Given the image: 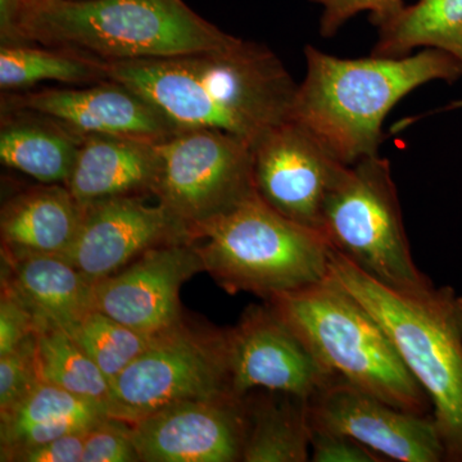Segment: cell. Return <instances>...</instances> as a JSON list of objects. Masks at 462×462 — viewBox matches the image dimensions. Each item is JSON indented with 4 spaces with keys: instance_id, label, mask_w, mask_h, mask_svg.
Returning <instances> with one entry per match:
<instances>
[{
    "instance_id": "1",
    "label": "cell",
    "mask_w": 462,
    "mask_h": 462,
    "mask_svg": "<svg viewBox=\"0 0 462 462\" xmlns=\"http://www.w3.org/2000/svg\"><path fill=\"white\" fill-rule=\"evenodd\" d=\"M105 65L176 133L217 130L251 145L289 120L298 88L269 47L240 38L220 50Z\"/></svg>"
},
{
    "instance_id": "2",
    "label": "cell",
    "mask_w": 462,
    "mask_h": 462,
    "mask_svg": "<svg viewBox=\"0 0 462 462\" xmlns=\"http://www.w3.org/2000/svg\"><path fill=\"white\" fill-rule=\"evenodd\" d=\"M306 75L291 117L343 165L379 154L383 124L394 106L431 81L452 84L462 65L433 48L404 57L339 58L306 45Z\"/></svg>"
},
{
    "instance_id": "3",
    "label": "cell",
    "mask_w": 462,
    "mask_h": 462,
    "mask_svg": "<svg viewBox=\"0 0 462 462\" xmlns=\"http://www.w3.org/2000/svg\"><path fill=\"white\" fill-rule=\"evenodd\" d=\"M17 42L102 63L220 50L239 41L184 0H20Z\"/></svg>"
},
{
    "instance_id": "4",
    "label": "cell",
    "mask_w": 462,
    "mask_h": 462,
    "mask_svg": "<svg viewBox=\"0 0 462 462\" xmlns=\"http://www.w3.org/2000/svg\"><path fill=\"white\" fill-rule=\"evenodd\" d=\"M329 273L379 322L430 397L446 461L462 462V294L448 285L385 287L331 245Z\"/></svg>"
},
{
    "instance_id": "5",
    "label": "cell",
    "mask_w": 462,
    "mask_h": 462,
    "mask_svg": "<svg viewBox=\"0 0 462 462\" xmlns=\"http://www.w3.org/2000/svg\"><path fill=\"white\" fill-rule=\"evenodd\" d=\"M266 302L328 372L403 411L433 415L387 333L330 273Z\"/></svg>"
},
{
    "instance_id": "6",
    "label": "cell",
    "mask_w": 462,
    "mask_h": 462,
    "mask_svg": "<svg viewBox=\"0 0 462 462\" xmlns=\"http://www.w3.org/2000/svg\"><path fill=\"white\" fill-rule=\"evenodd\" d=\"M190 242L205 273L230 294L245 291L269 300L329 273L330 245L320 231L278 214L256 193L194 227Z\"/></svg>"
},
{
    "instance_id": "7",
    "label": "cell",
    "mask_w": 462,
    "mask_h": 462,
    "mask_svg": "<svg viewBox=\"0 0 462 462\" xmlns=\"http://www.w3.org/2000/svg\"><path fill=\"white\" fill-rule=\"evenodd\" d=\"M320 231L331 247L385 287L420 291L433 285L413 261L387 158L376 154L340 170L322 205Z\"/></svg>"
},
{
    "instance_id": "8",
    "label": "cell",
    "mask_w": 462,
    "mask_h": 462,
    "mask_svg": "<svg viewBox=\"0 0 462 462\" xmlns=\"http://www.w3.org/2000/svg\"><path fill=\"white\" fill-rule=\"evenodd\" d=\"M236 397L231 391L226 329L181 319L111 383L106 410L134 422L149 413L187 402Z\"/></svg>"
},
{
    "instance_id": "9",
    "label": "cell",
    "mask_w": 462,
    "mask_h": 462,
    "mask_svg": "<svg viewBox=\"0 0 462 462\" xmlns=\"http://www.w3.org/2000/svg\"><path fill=\"white\" fill-rule=\"evenodd\" d=\"M153 196L188 231L254 196L252 145L217 130L178 132L157 144Z\"/></svg>"
},
{
    "instance_id": "10",
    "label": "cell",
    "mask_w": 462,
    "mask_h": 462,
    "mask_svg": "<svg viewBox=\"0 0 462 462\" xmlns=\"http://www.w3.org/2000/svg\"><path fill=\"white\" fill-rule=\"evenodd\" d=\"M312 430L348 436L387 461H446L433 415L397 409L334 376L310 398Z\"/></svg>"
},
{
    "instance_id": "11",
    "label": "cell",
    "mask_w": 462,
    "mask_h": 462,
    "mask_svg": "<svg viewBox=\"0 0 462 462\" xmlns=\"http://www.w3.org/2000/svg\"><path fill=\"white\" fill-rule=\"evenodd\" d=\"M231 391L256 389L311 398L334 378L269 303L249 306L226 329Z\"/></svg>"
},
{
    "instance_id": "12",
    "label": "cell",
    "mask_w": 462,
    "mask_h": 462,
    "mask_svg": "<svg viewBox=\"0 0 462 462\" xmlns=\"http://www.w3.org/2000/svg\"><path fill=\"white\" fill-rule=\"evenodd\" d=\"M252 166L258 199L289 220L320 231L325 197L346 165L305 127L288 120L252 145Z\"/></svg>"
},
{
    "instance_id": "13",
    "label": "cell",
    "mask_w": 462,
    "mask_h": 462,
    "mask_svg": "<svg viewBox=\"0 0 462 462\" xmlns=\"http://www.w3.org/2000/svg\"><path fill=\"white\" fill-rule=\"evenodd\" d=\"M199 273L205 267L193 243L161 245L94 282V310L145 336H157L181 320V287Z\"/></svg>"
},
{
    "instance_id": "14",
    "label": "cell",
    "mask_w": 462,
    "mask_h": 462,
    "mask_svg": "<svg viewBox=\"0 0 462 462\" xmlns=\"http://www.w3.org/2000/svg\"><path fill=\"white\" fill-rule=\"evenodd\" d=\"M181 242H190L189 231L165 207L118 197L84 206L80 229L62 257L96 282L151 249Z\"/></svg>"
},
{
    "instance_id": "15",
    "label": "cell",
    "mask_w": 462,
    "mask_h": 462,
    "mask_svg": "<svg viewBox=\"0 0 462 462\" xmlns=\"http://www.w3.org/2000/svg\"><path fill=\"white\" fill-rule=\"evenodd\" d=\"M2 111L26 109L53 118L81 136L114 135L160 143L175 134L147 99L107 79L81 87L3 93Z\"/></svg>"
},
{
    "instance_id": "16",
    "label": "cell",
    "mask_w": 462,
    "mask_h": 462,
    "mask_svg": "<svg viewBox=\"0 0 462 462\" xmlns=\"http://www.w3.org/2000/svg\"><path fill=\"white\" fill-rule=\"evenodd\" d=\"M139 460L242 461L245 434L243 398L187 401L130 422Z\"/></svg>"
},
{
    "instance_id": "17",
    "label": "cell",
    "mask_w": 462,
    "mask_h": 462,
    "mask_svg": "<svg viewBox=\"0 0 462 462\" xmlns=\"http://www.w3.org/2000/svg\"><path fill=\"white\" fill-rule=\"evenodd\" d=\"M157 144L126 136H85L66 187L83 206L153 196L160 171Z\"/></svg>"
},
{
    "instance_id": "18",
    "label": "cell",
    "mask_w": 462,
    "mask_h": 462,
    "mask_svg": "<svg viewBox=\"0 0 462 462\" xmlns=\"http://www.w3.org/2000/svg\"><path fill=\"white\" fill-rule=\"evenodd\" d=\"M84 206L63 184H41L20 191L2 206V256H63L71 247Z\"/></svg>"
},
{
    "instance_id": "19",
    "label": "cell",
    "mask_w": 462,
    "mask_h": 462,
    "mask_svg": "<svg viewBox=\"0 0 462 462\" xmlns=\"http://www.w3.org/2000/svg\"><path fill=\"white\" fill-rule=\"evenodd\" d=\"M111 418L103 404L39 382L16 406L0 413V461Z\"/></svg>"
},
{
    "instance_id": "20",
    "label": "cell",
    "mask_w": 462,
    "mask_h": 462,
    "mask_svg": "<svg viewBox=\"0 0 462 462\" xmlns=\"http://www.w3.org/2000/svg\"><path fill=\"white\" fill-rule=\"evenodd\" d=\"M2 279L20 294L39 320L71 329L94 310V282L65 257L2 256Z\"/></svg>"
},
{
    "instance_id": "21",
    "label": "cell",
    "mask_w": 462,
    "mask_h": 462,
    "mask_svg": "<svg viewBox=\"0 0 462 462\" xmlns=\"http://www.w3.org/2000/svg\"><path fill=\"white\" fill-rule=\"evenodd\" d=\"M84 138L38 112L2 111L0 160L41 184L66 185Z\"/></svg>"
},
{
    "instance_id": "22",
    "label": "cell",
    "mask_w": 462,
    "mask_h": 462,
    "mask_svg": "<svg viewBox=\"0 0 462 462\" xmlns=\"http://www.w3.org/2000/svg\"><path fill=\"white\" fill-rule=\"evenodd\" d=\"M243 462H306L311 455L310 400L256 389L243 397Z\"/></svg>"
},
{
    "instance_id": "23",
    "label": "cell",
    "mask_w": 462,
    "mask_h": 462,
    "mask_svg": "<svg viewBox=\"0 0 462 462\" xmlns=\"http://www.w3.org/2000/svg\"><path fill=\"white\" fill-rule=\"evenodd\" d=\"M373 25L378 29L374 56L404 57L433 48L451 54L462 65V0H419Z\"/></svg>"
},
{
    "instance_id": "24",
    "label": "cell",
    "mask_w": 462,
    "mask_h": 462,
    "mask_svg": "<svg viewBox=\"0 0 462 462\" xmlns=\"http://www.w3.org/2000/svg\"><path fill=\"white\" fill-rule=\"evenodd\" d=\"M107 79L105 63L69 51L33 42L0 45V89L3 93L33 89L45 81L81 87Z\"/></svg>"
},
{
    "instance_id": "25",
    "label": "cell",
    "mask_w": 462,
    "mask_h": 462,
    "mask_svg": "<svg viewBox=\"0 0 462 462\" xmlns=\"http://www.w3.org/2000/svg\"><path fill=\"white\" fill-rule=\"evenodd\" d=\"M35 336L42 382L106 407L111 383L71 334L58 325L44 321Z\"/></svg>"
},
{
    "instance_id": "26",
    "label": "cell",
    "mask_w": 462,
    "mask_h": 462,
    "mask_svg": "<svg viewBox=\"0 0 462 462\" xmlns=\"http://www.w3.org/2000/svg\"><path fill=\"white\" fill-rule=\"evenodd\" d=\"M67 331L109 383L144 352L153 339V337L139 333L98 310H91Z\"/></svg>"
},
{
    "instance_id": "27",
    "label": "cell",
    "mask_w": 462,
    "mask_h": 462,
    "mask_svg": "<svg viewBox=\"0 0 462 462\" xmlns=\"http://www.w3.org/2000/svg\"><path fill=\"white\" fill-rule=\"evenodd\" d=\"M39 382L42 379L36 336L32 334L7 354L0 356V413L16 406Z\"/></svg>"
},
{
    "instance_id": "28",
    "label": "cell",
    "mask_w": 462,
    "mask_h": 462,
    "mask_svg": "<svg viewBox=\"0 0 462 462\" xmlns=\"http://www.w3.org/2000/svg\"><path fill=\"white\" fill-rule=\"evenodd\" d=\"M127 422L107 418L89 428L81 462H138Z\"/></svg>"
},
{
    "instance_id": "29",
    "label": "cell",
    "mask_w": 462,
    "mask_h": 462,
    "mask_svg": "<svg viewBox=\"0 0 462 462\" xmlns=\"http://www.w3.org/2000/svg\"><path fill=\"white\" fill-rule=\"evenodd\" d=\"M42 321L20 294L2 279L0 294V356L7 354L39 329Z\"/></svg>"
},
{
    "instance_id": "30",
    "label": "cell",
    "mask_w": 462,
    "mask_h": 462,
    "mask_svg": "<svg viewBox=\"0 0 462 462\" xmlns=\"http://www.w3.org/2000/svg\"><path fill=\"white\" fill-rule=\"evenodd\" d=\"M321 8L320 33L331 38L352 18L369 12L372 23L404 5V0H310Z\"/></svg>"
},
{
    "instance_id": "31",
    "label": "cell",
    "mask_w": 462,
    "mask_h": 462,
    "mask_svg": "<svg viewBox=\"0 0 462 462\" xmlns=\"http://www.w3.org/2000/svg\"><path fill=\"white\" fill-rule=\"evenodd\" d=\"M314 462H385L372 448L343 434L312 430L311 455Z\"/></svg>"
},
{
    "instance_id": "32",
    "label": "cell",
    "mask_w": 462,
    "mask_h": 462,
    "mask_svg": "<svg viewBox=\"0 0 462 462\" xmlns=\"http://www.w3.org/2000/svg\"><path fill=\"white\" fill-rule=\"evenodd\" d=\"M88 430L75 431L32 447L14 456L12 462H81Z\"/></svg>"
},
{
    "instance_id": "33",
    "label": "cell",
    "mask_w": 462,
    "mask_h": 462,
    "mask_svg": "<svg viewBox=\"0 0 462 462\" xmlns=\"http://www.w3.org/2000/svg\"><path fill=\"white\" fill-rule=\"evenodd\" d=\"M457 108H462V100H456V102L451 103V105L446 106L445 108L439 109V111H436V112L451 111V109H457Z\"/></svg>"
}]
</instances>
